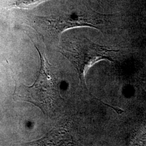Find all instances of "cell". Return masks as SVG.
Instances as JSON below:
<instances>
[{
    "label": "cell",
    "mask_w": 146,
    "mask_h": 146,
    "mask_svg": "<svg viewBox=\"0 0 146 146\" xmlns=\"http://www.w3.org/2000/svg\"><path fill=\"white\" fill-rule=\"evenodd\" d=\"M40 58V67L36 80L30 86L23 84L16 85L13 94L15 101L30 102L41 109L44 114H48L61 99L59 81L43 53L35 46Z\"/></svg>",
    "instance_id": "6da1fadb"
},
{
    "label": "cell",
    "mask_w": 146,
    "mask_h": 146,
    "mask_svg": "<svg viewBox=\"0 0 146 146\" xmlns=\"http://www.w3.org/2000/svg\"><path fill=\"white\" fill-rule=\"evenodd\" d=\"M110 16L82 6L58 15L37 17V21L49 36L58 38L63 31L75 27H89L101 30Z\"/></svg>",
    "instance_id": "7a4b0ae2"
},
{
    "label": "cell",
    "mask_w": 146,
    "mask_h": 146,
    "mask_svg": "<svg viewBox=\"0 0 146 146\" xmlns=\"http://www.w3.org/2000/svg\"><path fill=\"white\" fill-rule=\"evenodd\" d=\"M119 52V50L110 49L81 36L64 47L61 53L76 68L80 84L86 88L85 75L89 68L101 60L113 62Z\"/></svg>",
    "instance_id": "3957f363"
},
{
    "label": "cell",
    "mask_w": 146,
    "mask_h": 146,
    "mask_svg": "<svg viewBox=\"0 0 146 146\" xmlns=\"http://www.w3.org/2000/svg\"><path fill=\"white\" fill-rule=\"evenodd\" d=\"M44 0H19L15 3L16 6L26 7L27 6L37 5Z\"/></svg>",
    "instance_id": "277c9868"
}]
</instances>
